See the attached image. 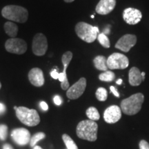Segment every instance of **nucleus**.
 <instances>
[{
	"instance_id": "f257e3e1",
	"label": "nucleus",
	"mask_w": 149,
	"mask_h": 149,
	"mask_svg": "<svg viewBox=\"0 0 149 149\" xmlns=\"http://www.w3.org/2000/svg\"><path fill=\"white\" fill-rule=\"evenodd\" d=\"M98 125L95 122L90 120L81 121L76 128L78 137L89 141H95L97 139Z\"/></svg>"
},
{
	"instance_id": "f03ea898",
	"label": "nucleus",
	"mask_w": 149,
	"mask_h": 149,
	"mask_svg": "<svg viewBox=\"0 0 149 149\" xmlns=\"http://www.w3.org/2000/svg\"><path fill=\"white\" fill-rule=\"evenodd\" d=\"M144 96L142 93H135L121 102V110L124 114L134 115L138 113L144 103Z\"/></svg>"
},
{
	"instance_id": "7ed1b4c3",
	"label": "nucleus",
	"mask_w": 149,
	"mask_h": 149,
	"mask_svg": "<svg viewBox=\"0 0 149 149\" xmlns=\"http://www.w3.org/2000/svg\"><path fill=\"white\" fill-rule=\"evenodd\" d=\"M1 15L7 19L19 23H25L29 17L27 9L16 5H8L3 7Z\"/></svg>"
},
{
	"instance_id": "20e7f679",
	"label": "nucleus",
	"mask_w": 149,
	"mask_h": 149,
	"mask_svg": "<svg viewBox=\"0 0 149 149\" xmlns=\"http://www.w3.org/2000/svg\"><path fill=\"white\" fill-rule=\"evenodd\" d=\"M16 116L20 122L28 126H35L40 122V117L35 109H29L26 107H15Z\"/></svg>"
},
{
	"instance_id": "39448f33",
	"label": "nucleus",
	"mask_w": 149,
	"mask_h": 149,
	"mask_svg": "<svg viewBox=\"0 0 149 149\" xmlns=\"http://www.w3.org/2000/svg\"><path fill=\"white\" fill-rule=\"evenodd\" d=\"M75 33L81 40L87 43H92L97 38L99 29L86 22H79L75 26Z\"/></svg>"
},
{
	"instance_id": "423d86ee",
	"label": "nucleus",
	"mask_w": 149,
	"mask_h": 149,
	"mask_svg": "<svg viewBox=\"0 0 149 149\" xmlns=\"http://www.w3.org/2000/svg\"><path fill=\"white\" fill-rule=\"evenodd\" d=\"M129 65L128 58L124 54L114 53L107 58L108 68L111 70L125 69Z\"/></svg>"
},
{
	"instance_id": "0eeeda50",
	"label": "nucleus",
	"mask_w": 149,
	"mask_h": 149,
	"mask_svg": "<svg viewBox=\"0 0 149 149\" xmlns=\"http://www.w3.org/2000/svg\"><path fill=\"white\" fill-rule=\"evenodd\" d=\"M5 48L10 53L22 55L27 51V44L19 38H10L5 43Z\"/></svg>"
},
{
	"instance_id": "6e6552de",
	"label": "nucleus",
	"mask_w": 149,
	"mask_h": 149,
	"mask_svg": "<svg viewBox=\"0 0 149 149\" xmlns=\"http://www.w3.org/2000/svg\"><path fill=\"white\" fill-rule=\"evenodd\" d=\"M32 49L33 53L37 56L44 55L48 50V41L45 35L37 33L33 37Z\"/></svg>"
},
{
	"instance_id": "1a4fd4ad",
	"label": "nucleus",
	"mask_w": 149,
	"mask_h": 149,
	"mask_svg": "<svg viewBox=\"0 0 149 149\" xmlns=\"http://www.w3.org/2000/svg\"><path fill=\"white\" fill-rule=\"evenodd\" d=\"M72 58V53L70 51H67L63 54L61 57V61L64 65V71L62 72H59V81H61V87L63 90L66 91L69 88V82H68V78H67L66 69L69 65L70 61Z\"/></svg>"
},
{
	"instance_id": "9d476101",
	"label": "nucleus",
	"mask_w": 149,
	"mask_h": 149,
	"mask_svg": "<svg viewBox=\"0 0 149 149\" xmlns=\"http://www.w3.org/2000/svg\"><path fill=\"white\" fill-rule=\"evenodd\" d=\"M86 87V78H80L77 82L74 83L67 90L66 95L70 100L78 99L84 93Z\"/></svg>"
},
{
	"instance_id": "9b49d317",
	"label": "nucleus",
	"mask_w": 149,
	"mask_h": 149,
	"mask_svg": "<svg viewBox=\"0 0 149 149\" xmlns=\"http://www.w3.org/2000/svg\"><path fill=\"white\" fill-rule=\"evenodd\" d=\"M136 43H137V37L135 35L126 34L117 41L115 46L117 49L124 53H128L135 45Z\"/></svg>"
},
{
	"instance_id": "f8f14e48",
	"label": "nucleus",
	"mask_w": 149,
	"mask_h": 149,
	"mask_svg": "<svg viewBox=\"0 0 149 149\" xmlns=\"http://www.w3.org/2000/svg\"><path fill=\"white\" fill-rule=\"evenodd\" d=\"M11 137L15 142L20 146H24V145H26L28 143H30L31 138L30 132L24 128L14 129L11 132Z\"/></svg>"
},
{
	"instance_id": "ddd939ff",
	"label": "nucleus",
	"mask_w": 149,
	"mask_h": 149,
	"mask_svg": "<svg viewBox=\"0 0 149 149\" xmlns=\"http://www.w3.org/2000/svg\"><path fill=\"white\" fill-rule=\"evenodd\" d=\"M122 117V110L118 106L113 105L108 107L104 113V119L108 124H115Z\"/></svg>"
},
{
	"instance_id": "4468645a",
	"label": "nucleus",
	"mask_w": 149,
	"mask_h": 149,
	"mask_svg": "<svg viewBox=\"0 0 149 149\" xmlns=\"http://www.w3.org/2000/svg\"><path fill=\"white\" fill-rule=\"evenodd\" d=\"M142 14L141 11L137 8H128L123 12V19L129 25H135L141 21Z\"/></svg>"
},
{
	"instance_id": "2eb2a0df",
	"label": "nucleus",
	"mask_w": 149,
	"mask_h": 149,
	"mask_svg": "<svg viewBox=\"0 0 149 149\" xmlns=\"http://www.w3.org/2000/svg\"><path fill=\"white\" fill-rule=\"evenodd\" d=\"M29 79L31 84L37 87H41L45 83L44 73L39 68H33L29 72Z\"/></svg>"
},
{
	"instance_id": "dca6fc26",
	"label": "nucleus",
	"mask_w": 149,
	"mask_h": 149,
	"mask_svg": "<svg viewBox=\"0 0 149 149\" xmlns=\"http://www.w3.org/2000/svg\"><path fill=\"white\" fill-rule=\"evenodd\" d=\"M115 6L116 0H100L95 8L96 13L102 15H106L114 10Z\"/></svg>"
},
{
	"instance_id": "f3484780",
	"label": "nucleus",
	"mask_w": 149,
	"mask_h": 149,
	"mask_svg": "<svg viewBox=\"0 0 149 149\" xmlns=\"http://www.w3.org/2000/svg\"><path fill=\"white\" fill-rule=\"evenodd\" d=\"M141 72L137 67H133L128 72V81L130 85L133 86H137L140 85L144 80L141 77Z\"/></svg>"
},
{
	"instance_id": "a211bd4d",
	"label": "nucleus",
	"mask_w": 149,
	"mask_h": 149,
	"mask_svg": "<svg viewBox=\"0 0 149 149\" xmlns=\"http://www.w3.org/2000/svg\"><path fill=\"white\" fill-rule=\"evenodd\" d=\"M93 63H94L95 67L99 70L107 71L109 69L107 66V58L104 56H97L93 59Z\"/></svg>"
},
{
	"instance_id": "6ab92c4d",
	"label": "nucleus",
	"mask_w": 149,
	"mask_h": 149,
	"mask_svg": "<svg viewBox=\"0 0 149 149\" xmlns=\"http://www.w3.org/2000/svg\"><path fill=\"white\" fill-rule=\"evenodd\" d=\"M5 32L11 38H15L18 33V26L13 22H7L4 24Z\"/></svg>"
},
{
	"instance_id": "aec40b11",
	"label": "nucleus",
	"mask_w": 149,
	"mask_h": 149,
	"mask_svg": "<svg viewBox=\"0 0 149 149\" xmlns=\"http://www.w3.org/2000/svg\"><path fill=\"white\" fill-rule=\"evenodd\" d=\"M86 116L90 120L92 121H97L100 120V115L97 109L95 107H89L88 109L86 110Z\"/></svg>"
},
{
	"instance_id": "412c9836",
	"label": "nucleus",
	"mask_w": 149,
	"mask_h": 149,
	"mask_svg": "<svg viewBox=\"0 0 149 149\" xmlns=\"http://www.w3.org/2000/svg\"><path fill=\"white\" fill-rule=\"evenodd\" d=\"M115 78V74L114 72L111 70H107L104 71L99 75V79L102 81H107V82H111L113 81Z\"/></svg>"
},
{
	"instance_id": "4be33fe9",
	"label": "nucleus",
	"mask_w": 149,
	"mask_h": 149,
	"mask_svg": "<svg viewBox=\"0 0 149 149\" xmlns=\"http://www.w3.org/2000/svg\"><path fill=\"white\" fill-rule=\"evenodd\" d=\"M62 139L65 145L66 146V149H78V147L76 145L74 141L71 137L67 134H64L62 135Z\"/></svg>"
},
{
	"instance_id": "5701e85b",
	"label": "nucleus",
	"mask_w": 149,
	"mask_h": 149,
	"mask_svg": "<svg viewBox=\"0 0 149 149\" xmlns=\"http://www.w3.org/2000/svg\"><path fill=\"white\" fill-rule=\"evenodd\" d=\"M96 97L99 101L104 102L107 100L108 97V92L107 89L103 88V87H100L97 88L95 93Z\"/></svg>"
},
{
	"instance_id": "b1692460",
	"label": "nucleus",
	"mask_w": 149,
	"mask_h": 149,
	"mask_svg": "<svg viewBox=\"0 0 149 149\" xmlns=\"http://www.w3.org/2000/svg\"><path fill=\"white\" fill-rule=\"evenodd\" d=\"M97 39L98 42H100V44H101L103 47L109 48L110 47V46H111L109 37H107V35L104 34V33H99L97 38Z\"/></svg>"
},
{
	"instance_id": "393cba45",
	"label": "nucleus",
	"mask_w": 149,
	"mask_h": 149,
	"mask_svg": "<svg viewBox=\"0 0 149 149\" xmlns=\"http://www.w3.org/2000/svg\"><path fill=\"white\" fill-rule=\"evenodd\" d=\"M45 134L42 133V132L35 134L33 137H31V140H30V145H31V146H35V144H36L39 141L41 140V139H44V137H45Z\"/></svg>"
},
{
	"instance_id": "a878e982",
	"label": "nucleus",
	"mask_w": 149,
	"mask_h": 149,
	"mask_svg": "<svg viewBox=\"0 0 149 149\" xmlns=\"http://www.w3.org/2000/svg\"><path fill=\"white\" fill-rule=\"evenodd\" d=\"M8 134V127L4 124L0 125V139L1 140H5L7 137Z\"/></svg>"
},
{
	"instance_id": "bb28decb",
	"label": "nucleus",
	"mask_w": 149,
	"mask_h": 149,
	"mask_svg": "<svg viewBox=\"0 0 149 149\" xmlns=\"http://www.w3.org/2000/svg\"><path fill=\"white\" fill-rule=\"evenodd\" d=\"M139 149H149V143L147 142L146 140H141L139 144Z\"/></svg>"
},
{
	"instance_id": "cd10ccee",
	"label": "nucleus",
	"mask_w": 149,
	"mask_h": 149,
	"mask_svg": "<svg viewBox=\"0 0 149 149\" xmlns=\"http://www.w3.org/2000/svg\"><path fill=\"white\" fill-rule=\"evenodd\" d=\"M51 76L53 79H58L59 76V72H57V70H53L51 72Z\"/></svg>"
},
{
	"instance_id": "c85d7f7f",
	"label": "nucleus",
	"mask_w": 149,
	"mask_h": 149,
	"mask_svg": "<svg viewBox=\"0 0 149 149\" xmlns=\"http://www.w3.org/2000/svg\"><path fill=\"white\" fill-rule=\"evenodd\" d=\"M54 102H55L56 105L60 106L61 104V102H62V101H61V97L59 95H55L54 97Z\"/></svg>"
},
{
	"instance_id": "c756f323",
	"label": "nucleus",
	"mask_w": 149,
	"mask_h": 149,
	"mask_svg": "<svg viewBox=\"0 0 149 149\" xmlns=\"http://www.w3.org/2000/svg\"><path fill=\"white\" fill-rule=\"evenodd\" d=\"M110 90H111V92L113 93V94L114 95L115 97H120V94H119L118 91H117L116 88H115L113 86H110Z\"/></svg>"
},
{
	"instance_id": "7c9ffc66",
	"label": "nucleus",
	"mask_w": 149,
	"mask_h": 149,
	"mask_svg": "<svg viewBox=\"0 0 149 149\" xmlns=\"http://www.w3.org/2000/svg\"><path fill=\"white\" fill-rule=\"evenodd\" d=\"M40 107L42 108V109L44 110V111H47V110L48 109V104H46L45 102H40Z\"/></svg>"
},
{
	"instance_id": "2f4dec72",
	"label": "nucleus",
	"mask_w": 149,
	"mask_h": 149,
	"mask_svg": "<svg viewBox=\"0 0 149 149\" xmlns=\"http://www.w3.org/2000/svg\"><path fill=\"white\" fill-rule=\"evenodd\" d=\"M6 111V107L4 104L0 103V114L3 113Z\"/></svg>"
},
{
	"instance_id": "473e14b6",
	"label": "nucleus",
	"mask_w": 149,
	"mask_h": 149,
	"mask_svg": "<svg viewBox=\"0 0 149 149\" xmlns=\"http://www.w3.org/2000/svg\"><path fill=\"white\" fill-rule=\"evenodd\" d=\"M3 149H13V148L10 144H4L3 146Z\"/></svg>"
},
{
	"instance_id": "72a5a7b5",
	"label": "nucleus",
	"mask_w": 149,
	"mask_h": 149,
	"mask_svg": "<svg viewBox=\"0 0 149 149\" xmlns=\"http://www.w3.org/2000/svg\"><path fill=\"white\" fill-rule=\"evenodd\" d=\"M116 83H117V84H118V85L122 84V79H119L117 80V81H116Z\"/></svg>"
},
{
	"instance_id": "f704fd0d",
	"label": "nucleus",
	"mask_w": 149,
	"mask_h": 149,
	"mask_svg": "<svg viewBox=\"0 0 149 149\" xmlns=\"http://www.w3.org/2000/svg\"><path fill=\"white\" fill-rule=\"evenodd\" d=\"M141 74V77H142V78H143V80H144V79H145V74H146V73H145V72H142Z\"/></svg>"
},
{
	"instance_id": "c9c22d12",
	"label": "nucleus",
	"mask_w": 149,
	"mask_h": 149,
	"mask_svg": "<svg viewBox=\"0 0 149 149\" xmlns=\"http://www.w3.org/2000/svg\"><path fill=\"white\" fill-rule=\"evenodd\" d=\"M64 1L66 3H70V2H72V1H74V0H64Z\"/></svg>"
},
{
	"instance_id": "e433bc0d",
	"label": "nucleus",
	"mask_w": 149,
	"mask_h": 149,
	"mask_svg": "<svg viewBox=\"0 0 149 149\" xmlns=\"http://www.w3.org/2000/svg\"><path fill=\"white\" fill-rule=\"evenodd\" d=\"M33 149H42V148H41L40 146H34V148Z\"/></svg>"
},
{
	"instance_id": "4c0bfd02",
	"label": "nucleus",
	"mask_w": 149,
	"mask_h": 149,
	"mask_svg": "<svg viewBox=\"0 0 149 149\" xmlns=\"http://www.w3.org/2000/svg\"><path fill=\"white\" fill-rule=\"evenodd\" d=\"M91 18H94V17H95V15H91Z\"/></svg>"
},
{
	"instance_id": "58836bf2",
	"label": "nucleus",
	"mask_w": 149,
	"mask_h": 149,
	"mask_svg": "<svg viewBox=\"0 0 149 149\" xmlns=\"http://www.w3.org/2000/svg\"><path fill=\"white\" fill-rule=\"evenodd\" d=\"M1 84L0 82V89H1Z\"/></svg>"
}]
</instances>
